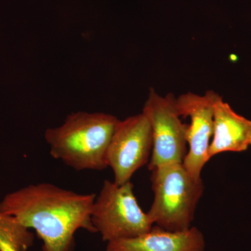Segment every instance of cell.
Wrapping results in <instances>:
<instances>
[{"mask_svg": "<svg viewBox=\"0 0 251 251\" xmlns=\"http://www.w3.org/2000/svg\"><path fill=\"white\" fill-rule=\"evenodd\" d=\"M96 196L49 183L31 184L6 195L0 211L34 229L42 240V251H74L77 229L97 233L91 220Z\"/></svg>", "mask_w": 251, "mask_h": 251, "instance_id": "obj_1", "label": "cell"}, {"mask_svg": "<svg viewBox=\"0 0 251 251\" xmlns=\"http://www.w3.org/2000/svg\"><path fill=\"white\" fill-rule=\"evenodd\" d=\"M91 220L97 232L107 243L138 237L153 226L148 213L138 204L130 181L117 185L105 180L96 196Z\"/></svg>", "mask_w": 251, "mask_h": 251, "instance_id": "obj_4", "label": "cell"}, {"mask_svg": "<svg viewBox=\"0 0 251 251\" xmlns=\"http://www.w3.org/2000/svg\"><path fill=\"white\" fill-rule=\"evenodd\" d=\"M0 242L17 251H27L32 247L34 235L14 216L0 211Z\"/></svg>", "mask_w": 251, "mask_h": 251, "instance_id": "obj_10", "label": "cell"}, {"mask_svg": "<svg viewBox=\"0 0 251 251\" xmlns=\"http://www.w3.org/2000/svg\"><path fill=\"white\" fill-rule=\"evenodd\" d=\"M176 97L159 95L150 89L143 113L150 122L152 133V150L148 164L150 171L171 163H182L187 153L186 130L176 108Z\"/></svg>", "mask_w": 251, "mask_h": 251, "instance_id": "obj_5", "label": "cell"}, {"mask_svg": "<svg viewBox=\"0 0 251 251\" xmlns=\"http://www.w3.org/2000/svg\"><path fill=\"white\" fill-rule=\"evenodd\" d=\"M205 247L198 227L173 232L155 226L138 237L108 242L106 251H204Z\"/></svg>", "mask_w": 251, "mask_h": 251, "instance_id": "obj_8", "label": "cell"}, {"mask_svg": "<svg viewBox=\"0 0 251 251\" xmlns=\"http://www.w3.org/2000/svg\"><path fill=\"white\" fill-rule=\"evenodd\" d=\"M152 150V133L142 112L119 122L107 151L108 166L114 173V182L122 185L148 163Z\"/></svg>", "mask_w": 251, "mask_h": 251, "instance_id": "obj_6", "label": "cell"}, {"mask_svg": "<svg viewBox=\"0 0 251 251\" xmlns=\"http://www.w3.org/2000/svg\"><path fill=\"white\" fill-rule=\"evenodd\" d=\"M0 251H17L8 244L0 242Z\"/></svg>", "mask_w": 251, "mask_h": 251, "instance_id": "obj_11", "label": "cell"}, {"mask_svg": "<svg viewBox=\"0 0 251 251\" xmlns=\"http://www.w3.org/2000/svg\"><path fill=\"white\" fill-rule=\"evenodd\" d=\"M208 159L224 152H243L251 147V121L218 95L214 104V132Z\"/></svg>", "mask_w": 251, "mask_h": 251, "instance_id": "obj_9", "label": "cell"}, {"mask_svg": "<svg viewBox=\"0 0 251 251\" xmlns=\"http://www.w3.org/2000/svg\"><path fill=\"white\" fill-rule=\"evenodd\" d=\"M219 94L209 90L203 95L188 92L176 99L180 117H190L186 130L188 152L183 165L196 179H202V171L209 161L208 150L214 132V104Z\"/></svg>", "mask_w": 251, "mask_h": 251, "instance_id": "obj_7", "label": "cell"}, {"mask_svg": "<svg viewBox=\"0 0 251 251\" xmlns=\"http://www.w3.org/2000/svg\"><path fill=\"white\" fill-rule=\"evenodd\" d=\"M151 172L154 197L148 214L151 222L173 232L191 228L204 193L202 179L193 178L183 163H171Z\"/></svg>", "mask_w": 251, "mask_h": 251, "instance_id": "obj_3", "label": "cell"}, {"mask_svg": "<svg viewBox=\"0 0 251 251\" xmlns=\"http://www.w3.org/2000/svg\"><path fill=\"white\" fill-rule=\"evenodd\" d=\"M119 122L104 112H74L44 137L55 159L75 171H102L108 167L107 151Z\"/></svg>", "mask_w": 251, "mask_h": 251, "instance_id": "obj_2", "label": "cell"}]
</instances>
